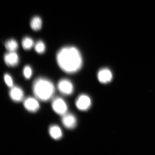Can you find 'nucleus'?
Returning a JSON list of instances; mask_svg holds the SVG:
<instances>
[{"label":"nucleus","instance_id":"obj_1","mask_svg":"<svg viewBox=\"0 0 155 155\" xmlns=\"http://www.w3.org/2000/svg\"><path fill=\"white\" fill-rule=\"evenodd\" d=\"M56 59L58 65L64 72L73 74L81 68L83 59L80 52L72 46H65L58 51Z\"/></svg>","mask_w":155,"mask_h":155},{"label":"nucleus","instance_id":"obj_2","mask_svg":"<svg viewBox=\"0 0 155 155\" xmlns=\"http://www.w3.org/2000/svg\"><path fill=\"white\" fill-rule=\"evenodd\" d=\"M32 90L36 98L42 101H47L53 97L55 88L51 81L43 77H39L35 80Z\"/></svg>","mask_w":155,"mask_h":155},{"label":"nucleus","instance_id":"obj_3","mask_svg":"<svg viewBox=\"0 0 155 155\" xmlns=\"http://www.w3.org/2000/svg\"><path fill=\"white\" fill-rule=\"evenodd\" d=\"M52 107L54 112L58 115L63 116L67 113V104L61 97H57L53 99L52 102Z\"/></svg>","mask_w":155,"mask_h":155},{"label":"nucleus","instance_id":"obj_4","mask_svg":"<svg viewBox=\"0 0 155 155\" xmlns=\"http://www.w3.org/2000/svg\"><path fill=\"white\" fill-rule=\"evenodd\" d=\"M57 86L58 90L64 95H71L74 90L73 83L67 79H61L58 82Z\"/></svg>","mask_w":155,"mask_h":155},{"label":"nucleus","instance_id":"obj_5","mask_svg":"<svg viewBox=\"0 0 155 155\" xmlns=\"http://www.w3.org/2000/svg\"><path fill=\"white\" fill-rule=\"evenodd\" d=\"M92 104L91 99L86 94L79 95L75 101V105L78 109L81 111H86L90 108Z\"/></svg>","mask_w":155,"mask_h":155},{"label":"nucleus","instance_id":"obj_6","mask_svg":"<svg viewBox=\"0 0 155 155\" xmlns=\"http://www.w3.org/2000/svg\"><path fill=\"white\" fill-rule=\"evenodd\" d=\"M24 105L28 111L31 112L37 111L40 107L38 99L31 97H28L24 100Z\"/></svg>","mask_w":155,"mask_h":155},{"label":"nucleus","instance_id":"obj_7","mask_svg":"<svg viewBox=\"0 0 155 155\" xmlns=\"http://www.w3.org/2000/svg\"><path fill=\"white\" fill-rule=\"evenodd\" d=\"M63 125L66 128L72 129L76 127L77 124V120L73 114L67 113L62 116L61 119Z\"/></svg>","mask_w":155,"mask_h":155},{"label":"nucleus","instance_id":"obj_8","mask_svg":"<svg viewBox=\"0 0 155 155\" xmlns=\"http://www.w3.org/2000/svg\"><path fill=\"white\" fill-rule=\"evenodd\" d=\"M97 78L100 83L103 84H107L112 81L113 75L111 71L109 69L103 68L98 71Z\"/></svg>","mask_w":155,"mask_h":155},{"label":"nucleus","instance_id":"obj_9","mask_svg":"<svg viewBox=\"0 0 155 155\" xmlns=\"http://www.w3.org/2000/svg\"><path fill=\"white\" fill-rule=\"evenodd\" d=\"M4 59L5 63L9 67L16 66L19 62L18 55L15 51H8L5 53Z\"/></svg>","mask_w":155,"mask_h":155},{"label":"nucleus","instance_id":"obj_10","mask_svg":"<svg viewBox=\"0 0 155 155\" xmlns=\"http://www.w3.org/2000/svg\"><path fill=\"white\" fill-rule=\"evenodd\" d=\"M9 91V96L11 99L15 102L22 101L24 97V91L18 86H13Z\"/></svg>","mask_w":155,"mask_h":155},{"label":"nucleus","instance_id":"obj_11","mask_svg":"<svg viewBox=\"0 0 155 155\" xmlns=\"http://www.w3.org/2000/svg\"><path fill=\"white\" fill-rule=\"evenodd\" d=\"M49 134L52 138L56 140H59L63 137V132L59 126L52 125L49 127Z\"/></svg>","mask_w":155,"mask_h":155},{"label":"nucleus","instance_id":"obj_12","mask_svg":"<svg viewBox=\"0 0 155 155\" xmlns=\"http://www.w3.org/2000/svg\"><path fill=\"white\" fill-rule=\"evenodd\" d=\"M42 21L41 18L38 16H35L33 18L30 22L31 28L34 31H38L41 28Z\"/></svg>","mask_w":155,"mask_h":155},{"label":"nucleus","instance_id":"obj_13","mask_svg":"<svg viewBox=\"0 0 155 155\" xmlns=\"http://www.w3.org/2000/svg\"><path fill=\"white\" fill-rule=\"evenodd\" d=\"M5 46L8 51H15L18 47V43L14 39L7 40L5 42Z\"/></svg>","mask_w":155,"mask_h":155},{"label":"nucleus","instance_id":"obj_14","mask_svg":"<svg viewBox=\"0 0 155 155\" xmlns=\"http://www.w3.org/2000/svg\"><path fill=\"white\" fill-rule=\"evenodd\" d=\"M22 45L24 49L30 50L34 45V41L32 38L29 37H25L22 40Z\"/></svg>","mask_w":155,"mask_h":155},{"label":"nucleus","instance_id":"obj_15","mask_svg":"<svg viewBox=\"0 0 155 155\" xmlns=\"http://www.w3.org/2000/svg\"><path fill=\"white\" fill-rule=\"evenodd\" d=\"M35 50L38 54H42L45 51V44L41 40H39L34 45Z\"/></svg>","mask_w":155,"mask_h":155},{"label":"nucleus","instance_id":"obj_16","mask_svg":"<svg viewBox=\"0 0 155 155\" xmlns=\"http://www.w3.org/2000/svg\"><path fill=\"white\" fill-rule=\"evenodd\" d=\"M23 74L27 79H29L31 77L32 71L31 68L29 65H26L23 69Z\"/></svg>","mask_w":155,"mask_h":155},{"label":"nucleus","instance_id":"obj_17","mask_svg":"<svg viewBox=\"0 0 155 155\" xmlns=\"http://www.w3.org/2000/svg\"><path fill=\"white\" fill-rule=\"evenodd\" d=\"M4 80L7 86L9 87L13 86V82L12 77L8 74H5L4 75Z\"/></svg>","mask_w":155,"mask_h":155}]
</instances>
